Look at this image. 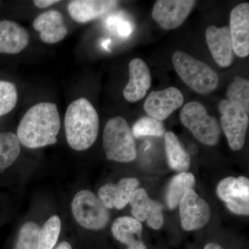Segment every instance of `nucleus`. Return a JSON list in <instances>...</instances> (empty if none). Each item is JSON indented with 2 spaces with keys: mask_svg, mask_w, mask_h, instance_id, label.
Here are the masks:
<instances>
[{
  "mask_svg": "<svg viewBox=\"0 0 249 249\" xmlns=\"http://www.w3.org/2000/svg\"><path fill=\"white\" fill-rule=\"evenodd\" d=\"M60 126L56 105L40 103L31 107L23 116L18 127L17 136L24 146L40 148L57 142Z\"/></svg>",
  "mask_w": 249,
  "mask_h": 249,
  "instance_id": "obj_1",
  "label": "nucleus"
},
{
  "mask_svg": "<svg viewBox=\"0 0 249 249\" xmlns=\"http://www.w3.org/2000/svg\"><path fill=\"white\" fill-rule=\"evenodd\" d=\"M65 128L67 142L73 150L83 151L94 143L99 132V117L88 99L78 98L69 106Z\"/></svg>",
  "mask_w": 249,
  "mask_h": 249,
  "instance_id": "obj_2",
  "label": "nucleus"
},
{
  "mask_svg": "<svg viewBox=\"0 0 249 249\" xmlns=\"http://www.w3.org/2000/svg\"><path fill=\"white\" fill-rule=\"evenodd\" d=\"M172 60L178 76L193 91L205 95L217 89L219 76L207 64L181 51L175 52Z\"/></svg>",
  "mask_w": 249,
  "mask_h": 249,
  "instance_id": "obj_3",
  "label": "nucleus"
},
{
  "mask_svg": "<svg viewBox=\"0 0 249 249\" xmlns=\"http://www.w3.org/2000/svg\"><path fill=\"white\" fill-rule=\"evenodd\" d=\"M103 149L108 160L129 163L137 158V152L132 129L124 118L108 121L103 131Z\"/></svg>",
  "mask_w": 249,
  "mask_h": 249,
  "instance_id": "obj_4",
  "label": "nucleus"
},
{
  "mask_svg": "<svg viewBox=\"0 0 249 249\" xmlns=\"http://www.w3.org/2000/svg\"><path fill=\"white\" fill-rule=\"evenodd\" d=\"M179 118L196 140L210 146L217 145L220 139V124L216 118L208 114L201 103L196 101L186 103L180 111Z\"/></svg>",
  "mask_w": 249,
  "mask_h": 249,
  "instance_id": "obj_5",
  "label": "nucleus"
},
{
  "mask_svg": "<svg viewBox=\"0 0 249 249\" xmlns=\"http://www.w3.org/2000/svg\"><path fill=\"white\" fill-rule=\"evenodd\" d=\"M72 213L82 227L89 230L104 229L109 221L107 208L90 191L78 192L71 203Z\"/></svg>",
  "mask_w": 249,
  "mask_h": 249,
  "instance_id": "obj_6",
  "label": "nucleus"
},
{
  "mask_svg": "<svg viewBox=\"0 0 249 249\" xmlns=\"http://www.w3.org/2000/svg\"><path fill=\"white\" fill-rule=\"evenodd\" d=\"M219 110L221 113L220 127L227 137L229 147L234 151L242 150L249 127L248 113L227 99L219 103Z\"/></svg>",
  "mask_w": 249,
  "mask_h": 249,
  "instance_id": "obj_7",
  "label": "nucleus"
},
{
  "mask_svg": "<svg viewBox=\"0 0 249 249\" xmlns=\"http://www.w3.org/2000/svg\"><path fill=\"white\" fill-rule=\"evenodd\" d=\"M218 197L228 209L239 215L249 214V180L244 176L228 177L218 184Z\"/></svg>",
  "mask_w": 249,
  "mask_h": 249,
  "instance_id": "obj_8",
  "label": "nucleus"
},
{
  "mask_svg": "<svg viewBox=\"0 0 249 249\" xmlns=\"http://www.w3.org/2000/svg\"><path fill=\"white\" fill-rule=\"evenodd\" d=\"M178 205L180 221L183 230H199L209 223L211 217V208L193 188L186 192Z\"/></svg>",
  "mask_w": 249,
  "mask_h": 249,
  "instance_id": "obj_9",
  "label": "nucleus"
},
{
  "mask_svg": "<svg viewBox=\"0 0 249 249\" xmlns=\"http://www.w3.org/2000/svg\"><path fill=\"white\" fill-rule=\"evenodd\" d=\"M196 4L193 0H159L154 6L152 16L160 27L172 30L185 22Z\"/></svg>",
  "mask_w": 249,
  "mask_h": 249,
  "instance_id": "obj_10",
  "label": "nucleus"
},
{
  "mask_svg": "<svg viewBox=\"0 0 249 249\" xmlns=\"http://www.w3.org/2000/svg\"><path fill=\"white\" fill-rule=\"evenodd\" d=\"M184 103L183 93L178 88L170 87L160 91H152L144 103V110L148 116L163 121Z\"/></svg>",
  "mask_w": 249,
  "mask_h": 249,
  "instance_id": "obj_11",
  "label": "nucleus"
},
{
  "mask_svg": "<svg viewBox=\"0 0 249 249\" xmlns=\"http://www.w3.org/2000/svg\"><path fill=\"white\" fill-rule=\"evenodd\" d=\"M230 30L234 53L240 58L249 54V4L242 3L232 10Z\"/></svg>",
  "mask_w": 249,
  "mask_h": 249,
  "instance_id": "obj_12",
  "label": "nucleus"
},
{
  "mask_svg": "<svg viewBox=\"0 0 249 249\" xmlns=\"http://www.w3.org/2000/svg\"><path fill=\"white\" fill-rule=\"evenodd\" d=\"M140 181L134 178H121L117 183H107L100 188L98 197L107 209H124L139 188Z\"/></svg>",
  "mask_w": 249,
  "mask_h": 249,
  "instance_id": "obj_13",
  "label": "nucleus"
},
{
  "mask_svg": "<svg viewBox=\"0 0 249 249\" xmlns=\"http://www.w3.org/2000/svg\"><path fill=\"white\" fill-rule=\"evenodd\" d=\"M134 218L139 221H146L149 227L159 230L163 224V206L152 199L144 188H139L129 201Z\"/></svg>",
  "mask_w": 249,
  "mask_h": 249,
  "instance_id": "obj_14",
  "label": "nucleus"
},
{
  "mask_svg": "<svg viewBox=\"0 0 249 249\" xmlns=\"http://www.w3.org/2000/svg\"><path fill=\"white\" fill-rule=\"evenodd\" d=\"M210 52L216 63L221 67H229L234 60L233 49L229 26L221 28L211 25L206 31Z\"/></svg>",
  "mask_w": 249,
  "mask_h": 249,
  "instance_id": "obj_15",
  "label": "nucleus"
},
{
  "mask_svg": "<svg viewBox=\"0 0 249 249\" xmlns=\"http://www.w3.org/2000/svg\"><path fill=\"white\" fill-rule=\"evenodd\" d=\"M129 80L124 91V97L135 103L145 97L152 85L150 69L143 60L134 58L129 64Z\"/></svg>",
  "mask_w": 249,
  "mask_h": 249,
  "instance_id": "obj_16",
  "label": "nucleus"
},
{
  "mask_svg": "<svg viewBox=\"0 0 249 249\" xmlns=\"http://www.w3.org/2000/svg\"><path fill=\"white\" fill-rule=\"evenodd\" d=\"M33 27L40 32L41 40L47 44L60 42L68 33L63 16L56 10H50L39 15L34 19Z\"/></svg>",
  "mask_w": 249,
  "mask_h": 249,
  "instance_id": "obj_17",
  "label": "nucleus"
},
{
  "mask_svg": "<svg viewBox=\"0 0 249 249\" xmlns=\"http://www.w3.org/2000/svg\"><path fill=\"white\" fill-rule=\"evenodd\" d=\"M119 3L114 0H74L69 4L68 11L76 22L86 23L107 14Z\"/></svg>",
  "mask_w": 249,
  "mask_h": 249,
  "instance_id": "obj_18",
  "label": "nucleus"
},
{
  "mask_svg": "<svg viewBox=\"0 0 249 249\" xmlns=\"http://www.w3.org/2000/svg\"><path fill=\"white\" fill-rule=\"evenodd\" d=\"M142 222L135 218H117L111 227V233L116 240L124 244L127 249H147L142 239Z\"/></svg>",
  "mask_w": 249,
  "mask_h": 249,
  "instance_id": "obj_19",
  "label": "nucleus"
},
{
  "mask_svg": "<svg viewBox=\"0 0 249 249\" xmlns=\"http://www.w3.org/2000/svg\"><path fill=\"white\" fill-rule=\"evenodd\" d=\"M29 42L27 29L13 21L0 20V53H20Z\"/></svg>",
  "mask_w": 249,
  "mask_h": 249,
  "instance_id": "obj_20",
  "label": "nucleus"
},
{
  "mask_svg": "<svg viewBox=\"0 0 249 249\" xmlns=\"http://www.w3.org/2000/svg\"><path fill=\"white\" fill-rule=\"evenodd\" d=\"M165 148L168 165L172 170L186 173L191 167V157L178 136L173 132H165Z\"/></svg>",
  "mask_w": 249,
  "mask_h": 249,
  "instance_id": "obj_21",
  "label": "nucleus"
},
{
  "mask_svg": "<svg viewBox=\"0 0 249 249\" xmlns=\"http://www.w3.org/2000/svg\"><path fill=\"white\" fill-rule=\"evenodd\" d=\"M194 175L190 173H180L170 181L166 191L167 205L170 209H176L187 191L196 184Z\"/></svg>",
  "mask_w": 249,
  "mask_h": 249,
  "instance_id": "obj_22",
  "label": "nucleus"
},
{
  "mask_svg": "<svg viewBox=\"0 0 249 249\" xmlns=\"http://www.w3.org/2000/svg\"><path fill=\"white\" fill-rule=\"evenodd\" d=\"M20 142L12 132L0 133V170L9 168L17 160L20 152Z\"/></svg>",
  "mask_w": 249,
  "mask_h": 249,
  "instance_id": "obj_23",
  "label": "nucleus"
},
{
  "mask_svg": "<svg viewBox=\"0 0 249 249\" xmlns=\"http://www.w3.org/2000/svg\"><path fill=\"white\" fill-rule=\"evenodd\" d=\"M227 101L242 110L249 113V82L236 76L227 91Z\"/></svg>",
  "mask_w": 249,
  "mask_h": 249,
  "instance_id": "obj_24",
  "label": "nucleus"
},
{
  "mask_svg": "<svg viewBox=\"0 0 249 249\" xmlns=\"http://www.w3.org/2000/svg\"><path fill=\"white\" fill-rule=\"evenodd\" d=\"M60 230L61 221L58 216L49 218L39 231L37 249H53L58 242Z\"/></svg>",
  "mask_w": 249,
  "mask_h": 249,
  "instance_id": "obj_25",
  "label": "nucleus"
},
{
  "mask_svg": "<svg viewBox=\"0 0 249 249\" xmlns=\"http://www.w3.org/2000/svg\"><path fill=\"white\" fill-rule=\"evenodd\" d=\"M132 134L135 138L144 137H163L165 130L163 122L150 116H144L134 124Z\"/></svg>",
  "mask_w": 249,
  "mask_h": 249,
  "instance_id": "obj_26",
  "label": "nucleus"
},
{
  "mask_svg": "<svg viewBox=\"0 0 249 249\" xmlns=\"http://www.w3.org/2000/svg\"><path fill=\"white\" fill-rule=\"evenodd\" d=\"M18 90L13 83L0 80V116L9 114L18 103Z\"/></svg>",
  "mask_w": 249,
  "mask_h": 249,
  "instance_id": "obj_27",
  "label": "nucleus"
},
{
  "mask_svg": "<svg viewBox=\"0 0 249 249\" xmlns=\"http://www.w3.org/2000/svg\"><path fill=\"white\" fill-rule=\"evenodd\" d=\"M40 227L36 223L29 222L22 226L15 249H37Z\"/></svg>",
  "mask_w": 249,
  "mask_h": 249,
  "instance_id": "obj_28",
  "label": "nucleus"
},
{
  "mask_svg": "<svg viewBox=\"0 0 249 249\" xmlns=\"http://www.w3.org/2000/svg\"><path fill=\"white\" fill-rule=\"evenodd\" d=\"M58 2H60V1H57V0H36L34 1V4L37 7L44 9Z\"/></svg>",
  "mask_w": 249,
  "mask_h": 249,
  "instance_id": "obj_29",
  "label": "nucleus"
},
{
  "mask_svg": "<svg viewBox=\"0 0 249 249\" xmlns=\"http://www.w3.org/2000/svg\"><path fill=\"white\" fill-rule=\"evenodd\" d=\"M204 249H225L223 248L222 246L219 245V244L215 243V242H210L205 246Z\"/></svg>",
  "mask_w": 249,
  "mask_h": 249,
  "instance_id": "obj_30",
  "label": "nucleus"
},
{
  "mask_svg": "<svg viewBox=\"0 0 249 249\" xmlns=\"http://www.w3.org/2000/svg\"><path fill=\"white\" fill-rule=\"evenodd\" d=\"M55 249H72L71 246L67 242H62Z\"/></svg>",
  "mask_w": 249,
  "mask_h": 249,
  "instance_id": "obj_31",
  "label": "nucleus"
}]
</instances>
